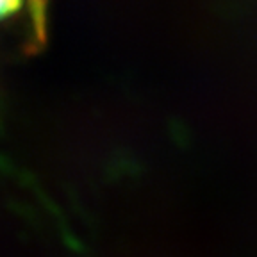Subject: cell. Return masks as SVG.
<instances>
[{"mask_svg":"<svg viewBox=\"0 0 257 257\" xmlns=\"http://www.w3.org/2000/svg\"><path fill=\"white\" fill-rule=\"evenodd\" d=\"M29 6V0H0V25L16 20L24 15Z\"/></svg>","mask_w":257,"mask_h":257,"instance_id":"6da1fadb","label":"cell"}]
</instances>
